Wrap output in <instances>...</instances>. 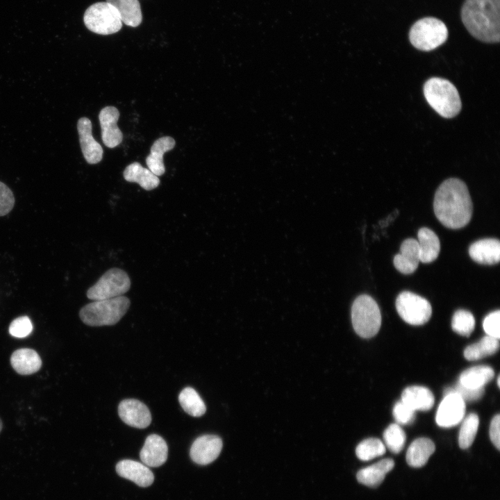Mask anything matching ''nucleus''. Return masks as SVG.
Masks as SVG:
<instances>
[{
  "label": "nucleus",
  "mask_w": 500,
  "mask_h": 500,
  "mask_svg": "<svg viewBox=\"0 0 500 500\" xmlns=\"http://www.w3.org/2000/svg\"><path fill=\"white\" fill-rule=\"evenodd\" d=\"M433 209L437 219L447 228L458 229L465 226L473 212L466 184L456 178L443 181L435 192Z\"/></svg>",
  "instance_id": "obj_1"
},
{
  "label": "nucleus",
  "mask_w": 500,
  "mask_h": 500,
  "mask_svg": "<svg viewBox=\"0 0 500 500\" xmlns=\"http://www.w3.org/2000/svg\"><path fill=\"white\" fill-rule=\"evenodd\" d=\"M461 19L468 32L486 43L500 40V0H465Z\"/></svg>",
  "instance_id": "obj_2"
},
{
  "label": "nucleus",
  "mask_w": 500,
  "mask_h": 500,
  "mask_svg": "<svg viewBox=\"0 0 500 500\" xmlns=\"http://www.w3.org/2000/svg\"><path fill=\"white\" fill-rule=\"evenodd\" d=\"M424 97L431 106L440 115L445 118H452L460 111L462 104L456 88L449 81L433 77L424 85Z\"/></svg>",
  "instance_id": "obj_3"
},
{
  "label": "nucleus",
  "mask_w": 500,
  "mask_h": 500,
  "mask_svg": "<svg viewBox=\"0 0 500 500\" xmlns=\"http://www.w3.org/2000/svg\"><path fill=\"white\" fill-rule=\"evenodd\" d=\"M129 306L130 300L124 296L94 301L81 309L79 317L91 326L114 325L126 314Z\"/></svg>",
  "instance_id": "obj_4"
},
{
  "label": "nucleus",
  "mask_w": 500,
  "mask_h": 500,
  "mask_svg": "<svg viewBox=\"0 0 500 500\" xmlns=\"http://www.w3.org/2000/svg\"><path fill=\"white\" fill-rule=\"evenodd\" d=\"M354 331L363 338L374 337L381 325V315L376 301L367 294L358 296L351 307Z\"/></svg>",
  "instance_id": "obj_5"
},
{
  "label": "nucleus",
  "mask_w": 500,
  "mask_h": 500,
  "mask_svg": "<svg viewBox=\"0 0 500 500\" xmlns=\"http://www.w3.org/2000/svg\"><path fill=\"white\" fill-rule=\"evenodd\" d=\"M448 38V29L445 24L435 17H424L417 21L410 28L409 40L416 49L432 51L443 43Z\"/></svg>",
  "instance_id": "obj_6"
},
{
  "label": "nucleus",
  "mask_w": 500,
  "mask_h": 500,
  "mask_svg": "<svg viewBox=\"0 0 500 500\" xmlns=\"http://www.w3.org/2000/svg\"><path fill=\"white\" fill-rule=\"evenodd\" d=\"M83 22L88 30L99 35L116 33L122 28L119 12L107 1L89 6L84 13Z\"/></svg>",
  "instance_id": "obj_7"
},
{
  "label": "nucleus",
  "mask_w": 500,
  "mask_h": 500,
  "mask_svg": "<svg viewBox=\"0 0 500 500\" xmlns=\"http://www.w3.org/2000/svg\"><path fill=\"white\" fill-rule=\"evenodd\" d=\"M131 287V280L124 270L112 268L106 272L99 281L87 291L89 299H108L125 294Z\"/></svg>",
  "instance_id": "obj_8"
},
{
  "label": "nucleus",
  "mask_w": 500,
  "mask_h": 500,
  "mask_svg": "<svg viewBox=\"0 0 500 500\" xmlns=\"http://www.w3.org/2000/svg\"><path fill=\"white\" fill-rule=\"evenodd\" d=\"M395 306L402 319L411 325H422L431 317L432 308L429 301L412 292H401L397 297Z\"/></svg>",
  "instance_id": "obj_9"
},
{
  "label": "nucleus",
  "mask_w": 500,
  "mask_h": 500,
  "mask_svg": "<svg viewBox=\"0 0 500 500\" xmlns=\"http://www.w3.org/2000/svg\"><path fill=\"white\" fill-rule=\"evenodd\" d=\"M444 397L438 406L435 420L441 427H451L459 424L465 413V402L454 392H444Z\"/></svg>",
  "instance_id": "obj_10"
},
{
  "label": "nucleus",
  "mask_w": 500,
  "mask_h": 500,
  "mask_svg": "<svg viewBox=\"0 0 500 500\" xmlns=\"http://www.w3.org/2000/svg\"><path fill=\"white\" fill-rule=\"evenodd\" d=\"M222 439L215 435H204L197 438L192 443L190 456L193 462L206 465L219 456L222 449Z\"/></svg>",
  "instance_id": "obj_11"
},
{
  "label": "nucleus",
  "mask_w": 500,
  "mask_h": 500,
  "mask_svg": "<svg viewBox=\"0 0 500 500\" xmlns=\"http://www.w3.org/2000/svg\"><path fill=\"white\" fill-rule=\"evenodd\" d=\"M118 414L125 424L134 428H147L151 422V412L147 406L135 399L122 401L118 406Z\"/></svg>",
  "instance_id": "obj_12"
},
{
  "label": "nucleus",
  "mask_w": 500,
  "mask_h": 500,
  "mask_svg": "<svg viewBox=\"0 0 500 500\" xmlns=\"http://www.w3.org/2000/svg\"><path fill=\"white\" fill-rule=\"evenodd\" d=\"M92 122L87 117H81L77 122L79 142L83 155L89 164H97L102 160L103 151L92 133Z\"/></svg>",
  "instance_id": "obj_13"
},
{
  "label": "nucleus",
  "mask_w": 500,
  "mask_h": 500,
  "mask_svg": "<svg viewBox=\"0 0 500 500\" xmlns=\"http://www.w3.org/2000/svg\"><path fill=\"white\" fill-rule=\"evenodd\" d=\"M119 117V112L114 106L103 108L99 115L102 141L109 148H114L122 142V132L117 124Z\"/></svg>",
  "instance_id": "obj_14"
},
{
  "label": "nucleus",
  "mask_w": 500,
  "mask_h": 500,
  "mask_svg": "<svg viewBox=\"0 0 500 500\" xmlns=\"http://www.w3.org/2000/svg\"><path fill=\"white\" fill-rule=\"evenodd\" d=\"M168 447L165 440L158 435H149L143 445L140 457L142 462L152 467L163 465L167 459Z\"/></svg>",
  "instance_id": "obj_15"
},
{
  "label": "nucleus",
  "mask_w": 500,
  "mask_h": 500,
  "mask_svg": "<svg viewBox=\"0 0 500 500\" xmlns=\"http://www.w3.org/2000/svg\"><path fill=\"white\" fill-rule=\"evenodd\" d=\"M117 473L122 478L134 482L140 487H148L154 480V476L148 466L133 460H122L116 465Z\"/></svg>",
  "instance_id": "obj_16"
},
{
  "label": "nucleus",
  "mask_w": 500,
  "mask_h": 500,
  "mask_svg": "<svg viewBox=\"0 0 500 500\" xmlns=\"http://www.w3.org/2000/svg\"><path fill=\"white\" fill-rule=\"evenodd\" d=\"M419 262L417 240L414 238L405 240L401 244L400 253L394 257L395 268L402 274H410L417 269Z\"/></svg>",
  "instance_id": "obj_17"
},
{
  "label": "nucleus",
  "mask_w": 500,
  "mask_h": 500,
  "mask_svg": "<svg viewBox=\"0 0 500 500\" xmlns=\"http://www.w3.org/2000/svg\"><path fill=\"white\" fill-rule=\"evenodd\" d=\"M472 260L481 265H494L500 260V242L495 238H485L472 243L469 248Z\"/></svg>",
  "instance_id": "obj_18"
},
{
  "label": "nucleus",
  "mask_w": 500,
  "mask_h": 500,
  "mask_svg": "<svg viewBox=\"0 0 500 500\" xmlns=\"http://www.w3.org/2000/svg\"><path fill=\"white\" fill-rule=\"evenodd\" d=\"M10 364L14 370L21 375H30L37 372L42 366L39 354L28 348L15 351L10 357Z\"/></svg>",
  "instance_id": "obj_19"
},
{
  "label": "nucleus",
  "mask_w": 500,
  "mask_h": 500,
  "mask_svg": "<svg viewBox=\"0 0 500 500\" xmlns=\"http://www.w3.org/2000/svg\"><path fill=\"white\" fill-rule=\"evenodd\" d=\"M394 467L391 458L381 460L370 466L359 470L356 474L358 481L370 488L378 487L384 480L385 475Z\"/></svg>",
  "instance_id": "obj_20"
},
{
  "label": "nucleus",
  "mask_w": 500,
  "mask_h": 500,
  "mask_svg": "<svg viewBox=\"0 0 500 500\" xmlns=\"http://www.w3.org/2000/svg\"><path fill=\"white\" fill-rule=\"evenodd\" d=\"M401 401L414 411L430 410L435 402L434 395L427 388L413 385L404 389Z\"/></svg>",
  "instance_id": "obj_21"
},
{
  "label": "nucleus",
  "mask_w": 500,
  "mask_h": 500,
  "mask_svg": "<svg viewBox=\"0 0 500 500\" xmlns=\"http://www.w3.org/2000/svg\"><path fill=\"white\" fill-rule=\"evenodd\" d=\"M176 144L174 138L165 136L157 139L150 149V154L146 158L148 169L157 176L162 175L165 172L163 163V155L172 150Z\"/></svg>",
  "instance_id": "obj_22"
},
{
  "label": "nucleus",
  "mask_w": 500,
  "mask_h": 500,
  "mask_svg": "<svg viewBox=\"0 0 500 500\" xmlns=\"http://www.w3.org/2000/svg\"><path fill=\"white\" fill-rule=\"evenodd\" d=\"M417 238L420 262L434 261L440 251V242L437 235L430 228L422 227L418 231Z\"/></svg>",
  "instance_id": "obj_23"
},
{
  "label": "nucleus",
  "mask_w": 500,
  "mask_h": 500,
  "mask_svg": "<svg viewBox=\"0 0 500 500\" xmlns=\"http://www.w3.org/2000/svg\"><path fill=\"white\" fill-rule=\"evenodd\" d=\"M435 450V446L431 440L426 438H417L408 448L406 462L412 467H423Z\"/></svg>",
  "instance_id": "obj_24"
},
{
  "label": "nucleus",
  "mask_w": 500,
  "mask_h": 500,
  "mask_svg": "<svg viewBox=\"0 0 500 500\" xmlns=\"http://www.w3.org/2000/svg\"><path fill=\"white\" fill-rule=\"evenodd\" d=\"M123 176L126 181L137 183L146 190L155 189L160 184L159 178L138 162L128 165L125 168Z\"/></svg>",
  "instance_id": "obj_25"
},
{
  "label": "nucleus",
  "mask_w": 500,
  "mask_h": 500,
  "mask_svg": "<svg viewBox=\"0 0 500 500\" xmlns=\"http://www.w3.org/2000/svg\"><path fill=\"white\" fill-rule=\"evenodd\" d=\"M494 374V370L490 366H475L463 371L458 382L468 388H481L493 378Z\"/></svg>",
  "instance_id": "obj_26"
},
{
  "label": "nucleus",
  "mask_w": 500,
  "mask_h": 500,
  "mask_svg": "<svg viewBox=\"0 0 500 500\" xmlns=\"http://www.w3.org/2000/svg\"><path fill=\"white\" fill-rule=\"evenodd\" d=\"M112 4L119 14L122 22L131 27H137L142 21V14L138 0H106Z\"/></svg>",
  "instance_id": "obj_27"
},
{
  "label": "nucleus",
  "mask_w": 500,
  "mask_h": 500,
  "mask_svg": "<svg viewBox=\"0 0 500 500\" xmlns=\"http://www.w3.org/2000/svg\"><path fill=\"white\" fill-rule=\"evenodd\" d=\"M499 348V339L486 335L478 342L467 347L464 351V356L470 361L477 360L494 354Z\"/></svg>",
  "instance_id": "obj_28"
},
{
  "label": "nucleus",
  "mask_w": 500,
  "mask_h": 500,
  "mask_svg": "<svg viewBox=\"0 0 500 500\" xmlns=\"http://www.w3.org/2000/svg\"><path fill=\"white\" fill-rule=\"evenodd\" d=\"M178 401L184 411L192 417H201L206 412L203 401L192 388L183 389L178 395Z\"/></svg>",
  "instance_id": "obj_29"
},
{
  "label": "nucleus",
  "mask_w": 500,
  "mask_h": 500,
  "mask_svg": "<svg viewBox=\"0 0 500 500\" xmlns=\"http://www.w3.org/2000/svg\"><path fill=\"white\" fill-rule=\"evenodd\" d=\"M479 425L478 416L475 413L469 414L462 423L459 435L458 444L462 449L469 448L473 443Z\"/></svg>",
  "instance_id": "obj_30"
},
{
  "label": "nucleus",
  "mask_w": 500,
  "mask_h": 500,
  "mask_svg": "<svg viewBox=\"0 0 500 500\" xmlns=\"http://www.w3.org/2000/svg\"><path fill=\"white\" fill-rule=\"evenodd\" d=\"M385 453V444L378 438H367L358 444L356 449L357 457L363 461H368Z\"/></svg>",
  "instance_id": "obj_31"
},
{
  "label": "nucleus",
  "mask_w": 500,
  "mask_h": 500,
  "mask_svg": "<svg viewBox=\"0 0 500 500\" xmlns=\"http://www.w3.org/2000/svg\"><path fill=\"white\" fill-rule=\"evenodd\" d=\"M383 440L385 446L394 453H399L402 451L406 442V433L397 424H392L385 430Z\"/></svg>",
  "instance_id": "obj_32"
},
{
  "label": "nucleus",
  "mask_w": 500,
  "mask_h": 500,
  "mask_svg": "<svg viewBox=\"0 0 500 500\" xmlns=\"http://www.w3.org/2000/svg\"><path fill=\"white\" fill-rule=\"evenodd\" d=\"M475 319L468 310H456L451 319V328L458 334L469 337L474 329Z\"/></svg>",
  "instance_id": "obj_33"
},
{
  "label": "nucleus",
  "mask_w": 500,
  "mask_h": 500,
  "mask_svg": "<svg viewBox=\"0 0 500 500\" xmlns=\"http://www.w3.org/2000/svg\"><path fill=\"white\" fill-rule=\"evenodd\" d=\"M33 324L27 316H21L12 320L9 326V333L15 338H23L33 331Z\"/></svg>",
  "instance_id": "obj_34"
},
{
  "label": "nucleus",
  "mask_w": 500,
  "mask_h": 500,
  "mask_svg": "<svg viewBox=\"0 0 500 500\" xmlns=\"http://www.w3.org/2000/svg\"><path fill=\"white\" fill-rule=\"evenodd\" d=\"M415 412L402 401L396 403L393 408V416L399 424H409L415 419Z\"/></svg>",
  "instance_id": "obj_35"
},
{
  "label": "nucleus",
  "mask_w": 500,
  "mask_h": 500,
  "mask_svg": "<svg viewBox=\"0 0 500 500\" xmlns=\"http://www.w3.org/2000/svg\"><path fill=\"white\" fill-rule=\"evenodd\" d=\"M454 392L458 394L465 401L471 402L481 399L484 394V388L472 389L462 385L459 382L453 388H448L444 392Z\"/></svg>",
  "instance_id": "obj_36"
},
{
  "label": "nucleus",
  "mask_w": 500,
  "mask_h": 500,
  "mask_svg": "<svg viewBox=\"0 0 500 500\" xmlns=\"http://www.w3.org/2000/svg\"><path fill=\"white\" fill-rule=\"evenodd\" d=\"M499 310L492 312L485 317L483 322V327L488 335L497 339H499Z\"/></svg>",
  "instance_id": "obj_37"
},
{
  "label": "nucleus",
  "mask_w": 500,
  "mask_h": 500,
  "mask_svg": "<svg viewBox=\"0 0 500 500\" xmlns=\"http://www.w3.org/2000/svg\"><path fill=\"white\" fill-rule=\"evenodd\" d=\"M15 205V197L11 190L0 181V216L8 214Z\"/></svg>",
  "instance_id": "obj_38"
},
{
  "label": "nucleus",
  "mask_w": 500,
  "mask_h": 500,
  "mask_svg": "<svg viewBox=\"0 0 500 500\" xmlns=\"http://www.w3.org/2000/svg\"><path fill=\"white\" fill-rule=\"evenodd\" d=\"M500 415H495L490 423V438L492 444L496 448L500 449Z\"/></svg>",
  "instance_id": "obj_39"
},
{
  "label": "nucleus",
  "mask_w": 500,
  "mask_h": 500,
  "mask_svg": "<svg viewBox=\"0 0 500 500\" xmlns=\"http://www.w3.org/2000/svg\"><path fill=\"white\" fill-rule=\"evenodd\" d=\"M499 379H500V377H499V376L498 378H497V385H498V387H499V384H500V383H499Z\"/></svg>",
  "instance_id": "obj_40"
},
{
  "label": "nucleus",
  "mask_w": 500,
  "mask_h": 500,
  "mask_svg": "<svg viewBox=\"0 0 500 500\" xmlns=\"http://www.w3.org/2000/svg\"><path fill=\"white\" fill-rule=\"evenodd\" d=\"M1 429H2V422H1V420L0 419V432H1Z\"/></svg>",
  "instance_id": "obj_41"
}]
</instances>
